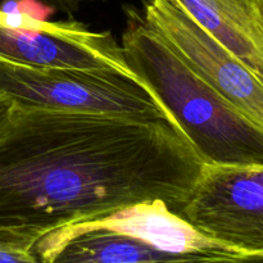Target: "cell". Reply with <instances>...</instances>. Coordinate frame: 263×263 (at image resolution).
<instances>
[{"label": "cell", "mask_w": 263, "mask_h": 263, "mask_svg": "<svg viewBox=\"0 0 263 263\" xmlns=\"http://www.w3.org/2000/svg\"><path fill=\"white\" fill-rule=\"evenodd\" d=\"M202 163L170 120L14 105L0 140V243L31 252L58 229L146 200L177 213Z\"/></svg>", "instance_id": "1"}, {"label": "cell", "mask_w": 263, "mask_h": 263, "mask_svg": "<svg viewBox=\"0 0 263 263\" xmlns=\"http://www.w3.org/2000/svg\"><path fill=\"white\" fill-rule=\"evenodd\" d=\"M125 13L126 62L203 163L263 164V126L185 66L138 9Z\"/></svg>", "instance_id": "2"}, {"label": "cell", "mask_w": 263, "mask_h": 263, "mask_svg": "<svg viewBox=\"0 0 263 263\" xmlns=\"http://www.w3.org/2000/svg\"><path fill=\"white\" fill-rule=\"evenodd\" d=\"M159 199L48 234L31 253L43 263H246L263 256L229 251Z\"/></svg>", "instance_id": "3"}, {"label": "cell", "mask_w": 263, "mask_h": 263, "mask_svg": "<svg viewBox=\"0 0 263 263\" xmlns=\"http://www.w3.org/2000/svg\"><path fill=\"white\" fill-rule=\"evenodd\" d=\"M0 95L20 108L171 121L143 82L109 71L30 66L0 57Z\"/></svg>", "instance_id": "4"}, {"label": "cell", "mask_w": 263, "mask_h": 263, "mask_svg": "<svg viewBox=\"0 0 263 263\" xmlns=\"http://www.w3.org/2000/svg\"><path fill=\"white\" fill-rule=\"evenodd\" d=\"M0 57L30 66L109 71L140 81L112 32L91 31L76 21L43 20L18 2L0 7Z\"/></svg>", "instance_id": "5"}, {"label": "cell", "mask_w": 263, "mask_h": 263, "mask_svg": "<svg viewBox=\"0 0 263 263\" xmlns=\"http://www.w3.org/2000/svg\"><path fill=\"white\" fill-rule=\"evenodd\" d=\"M177 215L217 243L263 256V164L202 163Z\"/></svg>", "instance_id": "6"}, {"label": "cell", "mask_w": 263, "mask_h": 263, "mask_svg": "<svg viewBox=\"0 0 263 263\" xmlns=\"http://www.w3.org/2000/svg\"><path fill=\"white\" fill-rule=\"evenodd\" d=\"M143 17L185 66L263 126V80L171 0H143Z\"/></svg>", "instance_id": "7"}, {"label": "cell", "mask_w": 263, "mask_h": 263, "mask_svg": "<svg viewBox=\"0 0 263 263\" xmlns=\"http://www.w3.org/2000/svg\"><path fill=\"white\" fill-rule=\"evenodd\" d=\"M263 80V0H171Z\"/></svg>", "instance_id": "8"}, {"label": "cell", "mask_w": 263, "mask_h": 263, "mask_svg": "<svg viewBox=\"0 0 263 263\" xmlns=\"http://www.w3.org/2000/svg\"><path fill=\"white\" fill-rule=\"evenodd\" d=\"M0 263H43L31 252L0 243Z\"/></svg>", "instance_id": "9"}, {"label": "cell", "mask_w": 263, "mask_h": 263, "mask_svg": "<svg viewBox=\"0 0 263 263\" xmlns=\"http://www.w3.org/2000/svg\"><path fill=\"white\" fill-rule=\"evenodd\" d=\"M13 112H14V104L9 99L0 95V140L9 130Z\"/></svg>", "instance_id": "10"}, {"label": "cell", "mask_w": 263, "mask_h": 263, "mask_svg": "<svg viewBox=\"0 0 263 263\" xmlns=\"http://www.w3.org/2000/svg\"><path fill=\"white\" fill-rule=\"evenodd\" d=\"M46 3H49L50 5L55 7L57 9L62 10L66 14H73L77 9L80 8V5L84 4V3H90V2H103V0H45Z\"/></svg>", "instance_id": "11"}, {"label": "cell", "mask_w": 263, "mask_h": 263, "mask_svg": "<svg viewBox=\"0 0 263 263\" xmlns=\"http://www.w3.org/2000/svg\"><path fill=\"white\" fill-rule=\"evenodd\" d=\"M262 261H263V258H257V259H252V261H248L246 263H262Z\"/></svg>", "instance_id": "12"}]
</instances>
